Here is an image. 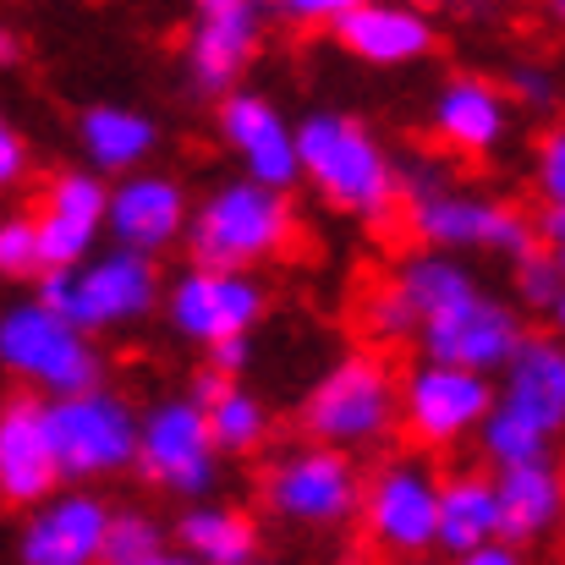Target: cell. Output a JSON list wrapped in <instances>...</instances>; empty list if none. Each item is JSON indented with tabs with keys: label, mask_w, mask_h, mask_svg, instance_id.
<instances>
[{
	"label": "cell",
	"mask_w": 565,
	"mask_h": 565,
	"mask_svg": "<svg viewBox=\"0 0 565 565\" xmlns=\"http://www.w3.org/2000/svg\"><path fill=\"white\" fill-rule=\"evenodd\" d=\"M494 384L483 374L450 369V363H417L401 384V417L412 428V439L423 445H456L461 434L483 428L494 412Z\"/></svg>",
	"instance_id": "obj_10"
},
{
	"label": "cell",
	"mask_w": 565,
	"mask_h": 565,
	"mask_svg": "<svg viewBox=\"0 0 565 565\" xmlns=\"http://www.w3.org/2000/svg\"><path fill=\"white\" fill-rule=\"evenodd\" d=\"M138 467L171 494H209L220 478V445L198 401H160L138 428Z\"/></svg>",
	"instance_id": "obj_8"
},
{
	"label": "cell",
	"mask_w": 565,
	"mask_h": 565,
	"mask_svg": "<svg viewBox=\"0 0 565 565\" xmlns=\"http://www.w3.org/2000/svg\"><path fill=\"white\" fill-rule=\"evenodd\" d=\"M494 412L516 417L522 428L555 439L565 428V347L550 335H527L522 352L511 358V369L500 379Z\"/></svg>",
	"instance_id": "obj_18"
},
{
	"label": "cell",
	"mask_w": 565,
	"mask_h": 565,
	"mask_svg": "<svg viewBox=\"0 0 565 565\" xmlns=\"http://www.w3.org/2000/svg\"><path fill=\"white\" fill-rule=\"evenodd\" d=\"M154 565H203V561H192L188 550H166V555H160Z\"/></svg>",
	"instance_id": "obj_42"
},
{
	"label": "cell",
	"mask_w": 565,
	"mask_h": 565,
	"mask_svg": "<svg viewBox=\"0 0 565 565\" xmlns=\"http://www.w3.org/2000/svg\"><path fill=\"white\" fill-rule=\"evenodd\" d=\"M395 286L406 291V302L417 308V319H428L434 308H445V302H456V297L478 291L472 269H467V264H456L450 253H417V258H406V264H401V275H395Z\"/></svg>",
	"instance_id": "obj_27"
},
{
	"label": "cell",
	"mask_w": 565,
	"mask_h": 565,
	"mask_svg": "<svg viewBox=\"0 0 565 565\" xmlns=\"http://www.w3.org/2000/svg\"><path fill=\"white\" fill-rule=\"evenodd\" d=\"M209 428H214V445H220V450H253V445L264 439L269 417H264V406H258L247 390L231 384V390L209 406Z\"/></svg>",
	"instance_id": "obj_28"
},
{
	"label": "cell",
	"mask_w": 565,
	"mask_h": 565,
	"mask_svg": "<svg viewBox=\"0 0 565 565\" xmlns=\"http://www.w3.org/2000/svg\"><path fill=\"white\" fill-rule=\"evenodd\" d=\"M22 61V39L11 28H0V66H17Z\"/></svg>",
	"instance_id": "obj_41"
},
{
	"label": "cell",
	"mask_w": 565,
	"mask_h": 565,
	"mask_svg": "<svg viewBox=\"0 0 565 565\" xmlns=\"http://www.w3.org/2000/svg\"><path fill=\"white\" fill-rule=\"evenodd\" d=\"M258 313H264V291L247 275H231V269H198L192 264L171 286V324L198 347H220V341L247 335Z\"/></svg>",
	"instance_id": "obj_13"
},
{
	"label": "cell",
	"mask_w": 565,
	"mask_h": 565,
	"mask_svg": "<svg viewBox=\"0 0 565 565\" xmlns=\"http://www.w3.org/2000/svg\"><path fill=\"white\" fill-rule=\"evenodd\" d=\"M434 132L456 149V154H489L500 149V138L511 132V105L494 83L483 77H456L439 88L434 99Z\"/></svg>",
	"instance_id": "obj_22"
},
{
	"label": "cell",
	"mask_w": 565,
	"mask_h": 565,
	"mask_svg": "<svg viewBox=\"0 0 565 565\" xmlns=\"http://www.w3.org/2000/svg\"><path fill=\"white\" fill-rule=\"evenodd\" d=\"M401 412V384L379 358H341L330 374L313 384L302 423L319 445L330 450H352V445H374L390 434Z\"/></svg>",
	"instance_id": "obj_5"
},
{
	"label": "cell",
	"mask_w": 565,
	"mask_h": 565,
	"mask_svg": "<svg viewBox=\"0 0 565 565\" xmlns=\"http://www.w3.org/2000/svg\"><path fill=\"white\" fill-rule=\"evenodd\" d=\"M160 555H166V533L143 511H116L110 516V539H105V561L99 565H154Z\"/></svg>",
	"instance_id": "obj_29"
},
{
	"label": "cell",
	"mask_w": 565,
	"mask_h": 565,
	"mask_svg": "<svg viewBox=\"0 0 565 565\" xmlns=\"http://www.w3.org/2000/svg\"><path fill=\"white\" fill-rule=\"evenodd\" d=\"M291 22H308V28H341L352 11H363L369 0H275Z\"/></svg>",
	"instance_id": "obj_33"
},
{
	"label": "cell",
	"mask_w": 565,
	"mask_h": 565,
	"mask_svg": "<svg viewBox=\"0 0 565 565\" xmlns=\"http://www.w3.org/2000/svg\"><path fill=\"white\" fill-rule=\"evenodd\" d=\"M516 297L527 302V308H539V313H555L565 297V269L555 253H527L522 264H516Z\"/></svg>",
	"instance_id": "obj_30"
},
{
	"label": "cell",
	"mask_w": 565,
	"mask_h": 565,
	"mask_svg": "<svg viewBox=\"0 0 565 565\" xmlns=\"http://www.w3.org/2000/svg\"><path fill=\"white\" fill-rule=\"evenodd\" d=\"M412 214V231L428 242V247H483V253H505V258H527L539 253V225H527L516 209L494 203V198H478V192H434L423 203L406 209Z\"/></svg>",
	"instance_id": "obj_9"
},
{
	"label": "cell",
	"mask_w": 565,
	"mask_h": 565,
	"mask_svg": "<svg viewBox=\"0 0 565 565\" xmlns=\"http://www.w3.org/2000/svg\"><path fill=\"white\" fill-rule=\"evenodd\" d=\"M209 358H214V374H236V369H247V341L236 335V341H220V347H209Z\"/></svg>",
	"instance_id": "obj_37"
},
{
	"label": "cell",
	"mask_w": 565,
	"mask_h": 565,
	"mask_svg": "<svg viewBox=\"0 0 565 565\" xmlns=\"http://www.w3.org/2000/svg\"><path fill=\"white\" fill-rule=\"evenodd\" d=\"M561 478H565V467H561Z\"/></svg>",
	"instance_id": "obj_46"
},
{
	"label": "cell",
	"mask_w": 565,
	"mask_h": 565,
	"mask_svg": "<svg viewBox=\"0 0 565 565\" xmlns=\"http://www.w3.org/2000/svg\"><path fill=\"white\" fill-rule=\"evenodd\" d=\"M225 390H231V379H225V374H214V369H209V374H198V384H192V401H198V406L209 412V406H214V401H220Z\"/></svg>",
	"instance_id": "obj_39"
},
{
	"label": "cell",
	"mask_w": 565,
	"mask_h": 565,
	"mask_svg": "<svg viewBox=\"0 0 565 565\" xmlns=\"http://www.w3.org/2000/svg\"><path fill=\"white\" fill-rule=\"evenodd\" d=\"M335 39L358 61H369V66H406V61H417V55L434 50L428 17L417 6H406V0H369L363 11H352L335 28Z\"/></svg>",
	"instance_id": "obj_21"
},
{
	"label": "cell",
	"mask_w": 565,
	"mask_h": 565,
	"mask_svg": "<svg viewBox=\"0 0 565 565\" xmlns=\"http://www.w3.org/2000/svg\"><path fill=\"white\" fill-rule=\"evenodd\" d=\"M83 149L99 171H132L149 160L154 149V121L138 116V110H121V105H99L83 116Z\"/></svg>",
	"instance_id": "obj_26"
},
{
	"label": "cell",
	"mask_w": 565,
	"mask_h": 565,
	"mask_svg": "<svg viewBox=\"0 0 565 565\" xmlns=\"http://www.w3.org/2000/svg\"><path fill=\"white\" fill-rule=\"evenodd\" d=\"M110 516L116 511H105V500L77 494V489L61 500H44L33 522L22 527V565H99Z\"/></svg>",
	"instance_id": "obj_17"
},
{
	"label": "cell",
	"mask_w": 565,
	"mask_h": 565,
	"mask_svg": "<svg viewBox=\"0 0 565 565\" xmlns=\"http://www.w3.org/2000/svg\"><path fill=\"white\" fill-rule=\"evenodd\" d=\"M511 94L527 105V110H550L555 105V77L544 66H516L511 72Z\"/></svg>",
	"instance_id": "obj_35"
},
{
	"label": "cell",
	"mask_w": 565,
	"mask_h": 565,
	"mask_svg": "<svg viewBox=\"0 0 565 565\" xmlns=\"http://www.w3.org/2000/svg\"><path fill=\"white\" fill-rule=\"evenodd\" d=\"M363 319H369V330H374L379 341H406V335H417L423 330V319H417V308L406 302V291L390 280V286H379L374 297L363 302Z\"/></svg>",
	"instance_id": "obj_31"
},
{
	"label": "cell",
	"mask_w": 565,
	"mask_h": 565,
	"mask_svg": "<svg viewBox=\"0 0 565 565\" xmlns=\"http://www.w3.org/2000/svg\"><path fill=\"white\" fill-rule=\"evenodd\" d=\"M188 225H192L188 198H182V188H177L171 177H121V182L110 188V220H105V231H110L116 247H127V253L154 258V253H166Z\"/></svg>",
	"instance_id": "obj_19"
},
{
	"label": "cell",
	"mask_w": 565,
	"mask_h": 565,
	"mask_svg": "<svg viewBox=\"0 0 565 565\" xmlns=\"http://www.w3.org/2000/svg\"><path fill=\"white\" fill-rule=\"evenodd\" d=\"M61 483L55 445H50V406L33 395H17L0 406V500L11 505H44Z\"/></svg>",
	"instance_id": "obj_16"
},
{
	"label": "cell",
	"mask_w": 565,
	"mask_h": 565,
	"mask_svg": "<svg viewBox=\"0 0 565 565\" xmlns=\"http://www.w3.org/2000/svg\"><path fill=\"white\" fill-rule=\"evenodd\" d=\"M105 220H110V192L99 188V177H88V171L55 177V188L44 198V214L33 220L39 225V264L50 275L83 269L99 231H105Z\"/></svg>",
	"instance_id": "obj_14"
},
{
	"label": "cell",
	"mask_w": 565,
	"mask_h": 565,
	"mask_svg": "<svg viewBox=\"0 0 565 565\" xmlns=\"http://www.w3.org/2000/svg\"><path fill=\"white\" fill-rule=\"evenodd\" d=\"M527 330L516 319V308H505L500 297H489L483 286L434 308L417 330V347L428 363H450V369H467V374H505L511 358L522 352Z\"/></svg>",
	"instance_id": "obj_7"
},
{
	"label": "cell",
	"mask_w": 565,
	"mask_h": 565,
	"mask_svg": "<svg viewBox=\"0 0 565 565\" xmlns=\"http://www.w3.org/2000/svg\"><path fill=\"white\" fill-rule=\"evenodd\" d=\"M39 264V225L33 220H0V275H33Z\"/></svg>",
	"instance_id": "obj_32"
},
{
	"label": "cell",
	"mask_w": 565,
	"mask_h": 565,
	"mask_svg": "<svg viewBox=\"0 0 565 565\" xmlns=\"http://www.w3.org/2000/svg\"><path fill=\"white\" fill-rule=\"evenodd\" d=\"M297 154H302V177L358 220H384L401 203V166L352 116H330V110L308 116L297 127Z\"/></svg>",
	"instance_id": "obj_1"
},
{
	"label": "cell",
	"mask_w": 565,
	"mask_h": 565,
	"mask_svg": "<svg viewBox=\"0 0 565 565\" xmlns=\"http://www.w3.org/2000/svg\"><path fill=\"white\" fill-rule=\"evenodd\" d=\"M494 489H500V539H505V544L522 550V544L544 539V533L561 522V511H565L561 467H550V461L511 467V472L494 478Z\"/></svg>",
	"instance_id": "obj_23"
},
{
	"label": "cell",
	"mask_w": 565,
	"mask_h": 565,
	"mask_svg": "<svg viewBox=\"0 0 565 565\" xmlns=\"http://www.w3.org/2000/svg\"><path fill=\"white\" fill-rule=\"evenodd\" d=\"M555 330L565 335V297H561V308H555Z\"/></svg>",
	"instance_id": "obj_43"
},
{
	"label": "cell",
	"mask_w": 565,
	"mask_h": 565,
	"mask_svg": "<svg viewBox=\"0 0 565 565\" xmlns=\"http://www.w3.org/2000/svg\"><path fill=\"white\" fill-rule=\"evenodd\" d=\"M555 258H561V269H565V253H555Z\"/></svg>",
	"instance_id": "obj_45"
},
{
	"label": "cell",
	"mask_w": 565,
	"mask_h": 565,
	"mask_svg": "<svg viewBox=\"0 0 565 565\" xmlns=\"http://www.w3.org/2000/svg\"><path fill=\"white\" fill-rule=\"evenodd\" d=\"M456 565H522V555H516V544H489V550H478Z\"/></svg>",
	"instance_id": "obj_40"
},
{
	"label": "cell",
	"mask_w": 565,
	"mask_h": 565,
	"mask_svg": "<svg viewBox=\"0 0 565 565\" xmlns=\"http://www.w3.org/2000/svg\"><path fill=\"white\" fill-rule=\"evenodd\" d=\"M539 236L550 242V253H565V203H544V214H539Z\"/></svg>",
	"instance_id": "obj_38"
},
{
	"label": "cell",
	"mask_w": 565,
	"mask_h": 565,
	"mask_svg": "<svg viewBox=\"0 0 565 565\" xmlns=\"http://www.w3.org/2000/svg\"><path fill=\"white\" fill-rule=\"evenodd\" d=\"M544 6H550V11H555V17L565 22V0H544Z\"/></svg>",
	"instance_id": "obj_44"
},
{
	"label": "cell",
	"mask_w": 565,
	"mask_h": 565,
	"mask_svg": "<svg viewBox=\"0 0 565 565\" xmlns=\"http://www.w3.org/2000/svg\"><path fill=\"white\" fill-rule=\"evenodd\" d=\"M439 478L423 461H384L363 489V522L390 555H423L439 544Z\"/></svg>",
	"instance_id": "obj_11"
},
{
	"label": "cell",
	"mask_w": 565,
	"mask_h": 565,
	"mask_svg": "<svg viewBox=\"0 0 565 565\" xmlns=\"http://www.w3.org/2000/svg\"><path fill=\"white\" fill-rule=\"evenodd\" d=\"M291 242V203L286 192L258 188V182H231L203 209H192L188 247L198 269H231L247 275L253 264L275 258Z\"/></svg>",
	"instance_id": "obj_2"
},
{
	"label": "cell",
	"mask_w": 565,
	"mask_h": 565,
	"mask_svg": "<svg viewBox=\"0 0 565 565\" xmlns=\"http://www.w3.org/2000/svg\"><path fill=\"white\" fill-rule=\"evenodd\" d=\"M489 544H505L500 539V489H494V478L461 472L439 489V550L467 561Z\"/></svg>",
	"instance_id": "obj_24"
},
{
	"label": "cell",
	"mask_w": 565,
	"mask_h": 565,
	"mask_svg": "<svg viewBox=\"0 0 565 565\" xmlns=\"http://www.w3.org/2000/svg\"><path fill=\"white\" fill-rule=\"evenodd\" d=\"M264 494L286 522H308V527H335L363 505V489H358V472H352L347 450H330V445L280 456Z\"/></svg>",
	"instance_id": "obj_12"
},
{
	"label": "cell",
	"mask_w": 565,
	"mask_h": 565,
	"mask_svg": "<svg viewBox=\"0 0 565 565\" xmlns=\"http://www.w3.org/2000/svg\"><path fill=\"white\" fill-rule=\"evenodd\" d=\"M258 50V0H198L192 22V77L209 94H225Z\"/></svg>",
	"instance_id": "obj_20"
},
{
	"label": "cell",
	"mask_w": 565,
	"mask_h": 565,
	"mask_svg": "<svg viewBox=\"0 0 565 565\" xmlns=\"http://www.w3.org/2000/svg\"><path fill=\"white\" fill-rule=\"evenodd\" d=\"M220 132H225V143L236 149V160L247 166V182L286 192L302 177L297 132H291V121H286L269 99H258V94H225V105H220Z\"/></svg>",
	"instance_id": "obj_15"
},
{
	"label": "cell",
	"mask_w": 565,
	"mask_h": 565,
	"mask_svg": "<svg viewBox=\"0 0 565 565\" xmlns=\"http://www.w3.org/2000/svg\"><path fill=\"white\" fill-rule=\"evenodd\" d=\"M177 539L203 565H258V527L231 505H192L177 522Z\"/></svg>",
	"instance_id": "obj_25"
},
{
	"label": "cell",
	"mask_w": 565,
	"mask_h": 565,
	"mask_svg": "<svg viewBox=\"0 0 565 565\" xmlns=\"http://www.w3.org/2000/svg\"><path fill=\"white\" fill-rule=\"evenodd\" d=\"M539 192L544 203H565V127L544 132L539 143Z\"/></svg>",
	"instance_id": "obj_34"
},
{
	"label": "cell",
	"mask_w": 565,
	"mask_h": 565,
	"mask_svg": "<svg viewBox=\"0 0 565 565\" xmlns=\"http://www.w3.org/2000/svg\"><path fill=\"white\" fill-rule=\"evenodd\" d=\"M22 171H28V149H22V138L11 132V121L0 116V188L22 182Z\"/></svg>",
	"instance_id": "obj_36"
},
{
	"label": "cell",
	"mask_w": 565,
	"mask_h": 565,
	"mask_svg": "<svg viewBox=\"0 0 565 565\" xmlns=\"http://www.w3.org/2000/svg\"><path fill=\"white\" fill-rule=\"evenodd\" d=\"M0 363L17 379L50 390L55 401L99 390V358H94L88 335L44 302H22L0 319Z\"/></svg>",
	"instance_id": "obj_4"
},
{
	"label": "cell",
	"mask_w": 565,
	"mask_h": 565,
	"mask_svg": "<svg viewBox=\"0 0 565 565\" xmlns=\"http://www.w3.org/2000/svg\"><path fill=\"white\" fill-rule=\"evenodd\" d=\"M160 297V275L143 253H99L88 258L83 269H61V275H44V308H55L61 319H72L83 335L88 330H110V324H132L154 308Z\"/></svg>",
	"instance_id": "obj_3"
},
{
	"label": "cell",
	"mask_w": 565,
	"mask_h": 565,
	"mask_svg": "<svg viewBox=\"0 0 565 565\" xmlns=\"http://www.w3.org/2000/svg\"><path fill=\"white\" fill-rule=\"evenodd\" d=\"M138 428L143 423L132 417V406L110 390H83V395L50 401L55 467L72 483L105 478V472H121L127 461H138Z\"/></svg>",
	"instance_id": "obj_6"
}]
</instances>
